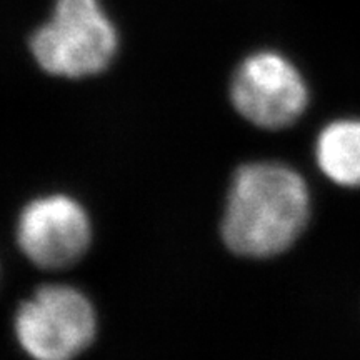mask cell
<instances>
[{
    "instance_id": "1",
    "label": "cell",
    "mask_w": 360,
    "mask_h": 360,
    "mask_svg": "<svg viewBox=\"0 0 360 360\" xmlns=\"http://www.w3.org/2000/svg\"><path fill=\"white\" fill-rule=\"evenodd\" d=\"M307 219L309 191L299 174L281 164H249L232 180L222 237L238 255L270 257L292 245Z\"/></svg>"
},
{
    "instance_id": "2",
    "label": "cell",
    "mask_w": 360,
    "mask_h": 360,
    "mask_svg": "<svg viewBox=\"0 0 360 360\" xmlns=\"http://www.w3.org/2000/svg\"><path fill=\"white\" fill-rule=\"evenodd\" d=\"M29 44L45 72L79 79L110 65L119 37L101 0H56L51 19L35 30Z\"/></svg>"
},
{
    "instance_id": "3",
    "label": "cell",
    "mask_w": 360,
    "mask_h": 360,
    "mask_svg": "<svg viewBox=\"0 0 360 360\" xmlns=\"http://www.w3.org/2000/svg\"><path fill=\"white\" fill-rule=\"evenodd\" d=\"M15 332L35 360H72L96 337V312L82 292L47 285L20 305Z\"/></svg>"
},
{
    "instance_id": "4",
    "label": "cell",
    "mask_w": 360,
    "mask_h": 360,
    "mask_svg": "<svg viewBox=\"0 0 360 360\" xmlns=\"http://www.w3.org/2000/svg\"><path fill=\"white\" fill-rule=\"evenodd\" d=\"M231 97L236 109L264 129L295 122L307 107V87L299 70L277 52L252 53L238 65Z\"/></svg>"
},
{
    "instance_id": "5",
    "label": "cell",
    "mask_w": 360,
    "mask_h": 360,
    "mask_svg": "<svg viewBox=\"0 0 360 360\" xmlns=\"http://www.w3.org/2000/svg\"><path fill=\"white\" fill-rule=\"evenodd\" d=\"M17 238L34 264L47 269L67 267L87 250L90 222L82 205L70 197H40L20 214Z\"/></svg>"
},
{
    "instance_id": "6",
    "label": "cell",
    "mask_w": 360,
    "mask_h": 360,
    "mask_svg": "<svg viewBox=\"0 0 360 360\" xmlns=\"http://www.w3.org/2000/svg\"><path fill=\"white\" fill-rule=\"evenodd\" d=\"M319 167L342 187H360V119L328 124L315 146Z\"/></svg>"
}]
</instances>
